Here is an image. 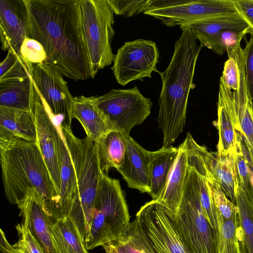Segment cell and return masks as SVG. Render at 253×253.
<instances>
[{"label":"cell","mask_w":253,"mask_h":253,"mask_svg":"<svg viewBox=\"0 0 253 253\" xmlns=\"http://www.w3.org/2000/svg\"><path fill=\"white\" fill-rule=\"evenodd\" d=\"M187 0H149L147 11L181 5Z\"/></svg>","instance_id":"ab89813d"},{"label":"cell","mask_w":253,"mask_h":253,"mask_svg":"<svg viewBox=\"0 0 253 253\" xmlns=\"http://www.w3.org/2000/svg\"><path fill=\"white\" fill-rule=\"evenodd\" d=\"M28 12L24 0H0L1 49L20 55V47L27 37Z\"/></svg>","instance_id":"5bb4252c"},{"label":"cell","mask_w":253,"mask_h":253,"mask_svg":"<svg viewBox=\"0 0 253 253\" xmlns=\"http://www.w3.org/2000/svg\"><path fill=\"white\" fill-rule=\"evenodd\" d=\"M20 55L26 61L34 64L43 63L46 59L45 50L38 41L26 37L20 47Z\"/></svg>","instance_id":"d590c367"},{"label":"cell","mask_w":253,"mask_h":253,"mask_svg":"<svg viewBox=\"0 0 253 253\" xmlns=\"http://www.w3.org/2000/svg\"><path fill=\"white\" fill-rule=\"evenodd\" d=\"M178 154L161 195L154 200L175 214L177 211L189 169L186 144L178 147Z\"/></svg>","instance_id":"44dd1931"},{"label":"cell","mask_w":253,"mask_h":253,"mask_svg":"<svg viewBox=\"0 0 253 253\" xmlns=\"http://www.w3.org/2000/svg\"><path fill=\"white\" fill-rule=\"evenodd\" d=\"M22 222L38 242L45 253H59L53 240L51 228L53 221L43 208L29 198L19 208Z\"/></svg>","instance_id":"d6986e66"},{"label":"cell","mask_w":253,"mask_h":253,"mask_svg":"<svg viewBox=\"0 0 253 253\" xmlns=\"http://www.w3.org/2000/svg\"><path fill=\"white\" fill-rule=\"evenodd\" d=\"M101 171L107 174L114 168L118 169L123 165L126 150L124 134L112 131L94 142Z\"/></svg>","instance_id":"cb8c5ba5"},{"label":"cell","mask_w":253,"mask_h":253,"mask_svg":"<svg viewBox=\"0 0 253 253\" xmlns=\"http://www.w3.org/2000/svg\"><path fill=\"white\" fill-rule=\"evenodd\" d=\"M31 86L30 75L0 81V106L31 111Z\"/></svg>","instance_id":"d4e9b609"},{"label":"cell","mask_w":253,"mask_h":253,"mask_svg":"<svg viewBox=\"0 0 253 253\" xmlns=\"http://www.w3.org/2000/svg\"><path fill=\"white\" fill-rule=\"evenodd\" d=\"M196 178L199 196L204 215L212 227L219 231L217 212L208 180L197 171Z\"/></svg>","instance_id":"4dcf8cb0"},{"label":"cell","mask_w":253,"mask_h":253,"mask_svg":"<svg viewBox=\"0 0 253 253\" xmlns=\"http://www.w3.org/2000/svg\"><path fill=\"white\" fill-rule=\"evenodd\" d=\"M0 253H22L15 244L11 245L7 241L4 232L0 229Z\"/></svg>","instance_id":"60d3db41"},{"label":"cell","mask_w":253,"mask_h":253,"mask_svg":"<svg viewBox=\"0 0 253 253\" xmlns=\"http://www.w3.org/2000/svg\"><path fill=\"white\" fill-rule=\"evenodd\" d=\"M114 13L131 17L147 11L149 0H107Z\"/></svg>","instance_id":"e575fe53"},{"label":"cell","mask_w":253,"mask_h":253,"mask_svg":"<svg viewBox=\"0 0 253 253\" xmlns=\"http://www.w3.org/2000/svg\"><path fill=\"white\" fill-rule=\"evenodd\" d=\"M196 170L189 168L174 223L188 253H219V232L204 215L197 189Z\"/></svg>","instance_id":"8992f818"},{"label":"cell","mask_w":253,"mask_h":253,"mask_svg":"<svg viewBox=\"0 0 253 253\" xmlns=\"http://www.w3.org/2000/svg\"><path fill=\"white\" fill-rule=\"evenodd\" d=\"M19 237L15 244L27 253H45L38 242L33 236L29 230L22 223L16 226Z\"/></svg>","instance_id":"8d00e7d4"},{"label":"cell","mask_w":253,"mask_h":253,"mask_svg":"<svg viewBox=\"0 0 253 253\" xmlns=\"http://www.w3.org/2000/svg\"><path fill=\"white\" fill-rule=\"evenodd\" d=\"M79 0L82 31L93 79L114 61V13L107 0Z\"/></svg>","instance_id":"52a82bcc"},{"label":"cell","mask_w":253,"mask_h":253,"mask_svg":"<svg viewBox=\"0 0 253 253\" xmlns=\"http://www.w3.org/2000/svg\"><path fill=\"white\" fill-rule=\"evenodd\" d=\"M246 40V46L243 48L245 55V72L247 89L253 105V36Z\"/></svg>","instance_id":"74e56055"},{"label":"cell","mask_w":253,"mask_h":253,"mask_svg":"<svg viewBox=\"0 0 253 253\" xmlns=\"http://www.w3.org/2000/svg\"><path fill=\"white\" fill-rule=\"evenodd\" d=\"M95 100L114 130L124 134H129L134 126L146 119L153 104L136 86L126 89H112L104 94L95 96Z\"/></svg>","instance_id":"ba28073f"},{"label":"cell","mask_w":253,"mask_h":253,"mask_svg":"<svg viewBox=\"0 0 253 253\" xmlns=\"http://www.w3.org/2000/svg\"><path fill=\"white\" fill-rule=\"evenodd\" d=\"M174 215L154 200L146 203L137 212L135 217L154 253H188L175 229Z\"/></svg>","instance_id":"9c48e42d"},{"label":"cell","mask_w":253,"mask_h":253,"mask_svg":"<svg viewBox=\"0 0 253 253\" xmlns=\"http://www.w3.org/2000/svg\"><path fill=\"white\" fill-rule=\"evenodd\" d=\"M56 144L60 169L61 188L59 212L60 217L66 216L71 205L74 192L76 173L69 149L57 122Z\"/></svg>","instance_id":"7402d4cb"},{"label":"cell","mask_w":253,"mask_h":253,"mask_svg":"<svg viewBox=\"0 0 253 253\" xmlns=\"http://www.w3.org/2000/svg\"><path fill=\"white\" fill-rule=\"evenodd\" d=\"M219 87L216 124L219 138L216 152L225 155L235 152L238 133L235 128L232 96L221 77Z\"/></svg>","instance_id":"e0dca14e"},{"label":"cell","mask_w":253,"mask_h":253,"mask_svg":"<svg viewBox=\"0 0 253 253\" xmlns=\"http://www.w3.org/2000/svg\"><path fill=\"white\" fill-rule=\"evenodd\" d=\"M29 73L21 55L9 50L0 64V81L27 77Z\"/></svg>","instance_id":"836d02e7"},{"label":"cell","mask_w":253,"mask_h":253,"mask_svg":"<svg viewBox=\"0 0 253 253\" xmlns=\"http://www.w3.org/2000/svg\"><path fill=\"white\" fill-rule=\"evenodd\" d=\"M238 210V238L242 253H253V201L238 187L236 196Z\"/></svg>","instance_id":"83f0119b"},{"label":"cell","mask_w":253,"mask_h":253,"mask_svg":"<svg viewBox=\"0 0 253 253\" xmlns=\"http://www.w3.org/2000/svg\"><path fill=\"white\" fill-rule=\"evenodd\" d=\"M180 28L182 34L175 42L171 61L165 71L158 72L162 87L157 122L165 148L171 146L183 131L189 92L195 87L193 83L195 66L203 47L197 44V39L189 28Z\"/></svg>","instance_id":"3957f363"},{"label":"cell","mask_w":253,"mask_h":253,"mask_svg":"<svg viewBox=\"0 0 253 253\" xmlns=\"http://www.w3.org/2000/svg\"><path fill=\"white\" fill-rule=\"evenodd\" d=\"M59 125L76 173L74 195L67 215L73 221L84 243L91 223L94 201L103 172L94 142L86 136L80 139L73 134L71 127Z\"/></svg>","instance_id":"277c9868"},{"label":"cell","mask_w":253,"mask_h":253,"mask_svg":"<svg viewBox=\"0 0 253 253\" xmlns=\"http://www.w3.org/2000/svg\"><path fill=\"white\" fill-rule=\"evenodd\" d=\"M16 246H17V245H16ZM17 247H18V246H17ZM18 248H19V247H18ZM19 249H20V248H19ZM20 250H21V249H20ZM21 250L22 251V253H26L25 252H24V251H23V250Z\"/></svg>","instance_id":"7bdbcfd3"},{"label":"cell","mask_w":253,"mask_h":253,"mask_svg":"<svg viewBox=\"0 0 253 253\" xmlns=\"http://www.w3.org/2000/svg\"><path fill=\"white\" fill-rule=\"evenodd\" d=\"M159 59L155 42L137 39L126 42L118 49L111 69L118 83L125 86L131 81L151 78L153 72L158 73Z\"/></svg>","instance_id":"30bf717a"},{"label":"cell","mask_w":253,"mask_h":253,"mask_svg":"<svg viewBox=\"0 0 253 253\" xmlns=\"http://www.w3.org/2000/svg\"><path fill=\"white\" fill-rule=\"evenodd\" d=\"M178 147L170 146L150 151L151 189L148 193L156 200L162 194L178 154Z\"/></svg>","instance_id":"603a6c76"},{"label":"cell","mask_w":253,"mask_h":253,"mask_svg":"<svg viewBox=\"0 0 253 253\" xmlns=\"http://www.w3.org/2000/svg\"><path fill=\"white\" fill-rule=\"evenodd\" d=\"M31 112L35 122L36 142L60 197L61 179L56 138L57 122L50 114L32 80Z\"/></svg>","instance_id":"4fadbf2b"},{"label":"cell","mask_w":253,"mask_h":253,"mask_svg":"<svg viewBox=\"0 0 253 253\" xmlns=\"http://www.w3.org/2000/svg\"><path fill=\"white\" fill-rule=\"evenodd\" d=\"M28 12L27 37L43 47V63L78 81L91 78L83 36L79 0H24Z\"/></svg>","instance_id":"6da1fadb"},{"label":"cell","mask_w":253,"mask_h":253,"mask_svg":"<svg viewBox=\"0 0 253 253\" xmlns=\"http://www.w3.org/2000/svg\"><path fill=\"white\" fill-rule=\"evenodd\" d=\"M241 17L249 27L251 36H253V0H234Z\"/></svg>","instance_id":"f35d334b"},{"label":"cell","mask_w":253,"mask_h":253,"mask_svg":"<svg viewBox=\"0 0 253 253\" xmlns=\"http://www.w3.org/2000/svg\"><path fill=\"white\" fill-rule=\"evenodd\" d=\"M237 133L234 154L239 185L253 201V162L241 135Z\"/></svg>","instance_id":"f1b7e54d"},{"label":"cell","mask_w":253,"mask_h":253,"mask_svg":"<svg viewBox=\"0 0 253 253\" xmlns=\"http://www.w3.org/2000/svg\"><path fill=\"white\" fill-rule=\"evenodd\" d=\"M102 246L105 251V253H118L110 243L106 244Z\"/></svg>","instance_id":"b9f144b4"},{"label":"cell","mask_w":253,"mask_h":253,"mask_svg":"<svg viewBox=\"0 0 253 253\" xmlns=\"http://www.w3.org/2000/svg\"><path fill=\"white\" fill-rule=\"evenodd\" d=\"M0 157L9 202L19 208L31 198L53 222L60 218V197L37 142L18 138L0 142Z\"/></svg>","instance_id":"7a4b0ae2"},{"label":"cell","mask_w":253,"mask_h":253,"mask_svg":"<svg viewBox=\"0 0 253 253\" xmlns=\"http://www.w3.org/2000/svg\"><path fill=\"white\" fill-rule=\"evenodd\" d=\"M51 231L59 253H88L75 223L68 216L53 222Z\"/></svg>","instance_id":"4316f807"},{"label":"cell","mask_w":253,"mask_h":253,"mask_svg":"<svg viewBox=\"0 0 253 253\" xmlns=\"http://www.w3.org/2000/svg\"><path fill=\"white\" fill-rule=\"evenodd\" d=\"M249 32V27L244 29L223 30L210 41L206 47L218 55H222L227 48L241 42L242 39Z\"/></svg>","instance_id":"d6a6232c"},{"label":"cell","mask_w":253,"mask_h":253,"mask_svg":"<svg viewBox=\"0 0 253 253\" xmlns=\"http://www.w3.org/2000/svg\"><path fill=\"white\" fill-rule=\"evenodd\" d=\"M241 42L227 48L228 59L224 62L221 76L230 92L235 105L245 103L249 95L245 72V55Z\"/></svg>","instance_id":"ac0fdd59"},{"label":"cell","mask_w":253,"mask_h":253,"mask_svg":"<svg viewBox=\"0 0 253 253\" xmlns=\"http://www.w3.org/2000/svg\"><path fill=\"white\" fill-rule=\"evenodd\" d=\"M130 215L118 179L102 172L93 217L84 244L87 250L116 240L128 226Z\"/></svg>","instance_id":"5b68a950"},{"label":"cell","mask_w":253,"mask_h":253,"mask_svg":"<svg viewBox=\"0 0 253 253\" xmlns=\"http://www.w3.org/2000/svg\"><path fill=\"white\" fill-rule=\"evenodd\" d=\"M71 115L72 119L80 122L86 137L93 142L114 131L108 118L97 106L95 96L74 97Z\"/></svg>","instance_id":"2e32d148"},{"label":"cell","mask_w":253,"mask_h":253,"mask_svg":"<svg viewBox=\"0 0 253 253\" xmlns=\"http://www.w3.org/2000/svg\"><path fill=\"white\" fill-rule=\"evenodd\" d=\"M219 232V253H242L238 238V216L223 220L217 212Z\"/></svg>","instance_id":"f546056e"},{"label":"cell","mask_w":253,"mask_h":253,"mask_svg":"<svg viewBox=\"0 0 253 253\" xmlns=\"http://www.w3.org/2000/svg\"><path fill=\"white\" fill-rule=\"evenodd\" d=\"M23 59L33 82L54 119L71 127L74 97L63 76L44 63L34 64Z\"/></svg>","instance_id":"8fae6325"},{"label":"cell","mask_w":253,"mask_h":253,"mask_svg":"<svg viewBox=\"0 0 253 253\" xmlns=\"http://www.w3.org/2000/svg\"><path fill=\"white\" fill-rule=\"evenodd\" d=\"M210 186L217 212L223 220L232 219L238 216L236 204L226 196L217 182L211 176L206 178Z\"/></svg>","instance_id":"1f68e13d"},{"label":"cell","mask_w":253,"mask_h":253,"mask_svg":"<svg viewBox=\"0 0 253 253\" xmlns=\"http://www.w3.org/2000/svg\"><path fill=\"white\" fill-rule=\"evenodd\" d=\"M126 150L122 166L117 170L130 188L149 193L151 189L149 169L150 151L135 141L129 134H125Z\"/></svg>","instance_id":"9a60e30c"},{"label":"cell","mask_w":253,"mask_h":253,"mask_svg":"<svg viewBox=\"0 0 253 253\" xmlns=\"http://www.w3.org/2000/svg\"><path fill=\"white\" fill-rule=\"evenodd\" d=\"M15 138L37 142L33 114L31 111L0 106V142Z\"/></svg>","instance_id":"ffe728a7"},{"label":"cell","mask_w":253,"mask_h":253,"mask_svg":"<svg viewBox=\"0 0 253 253\" xmlns=\"http://www.w3.org/2000/svg\"><path fill=\"white\" fill-rule=\"evenodd\" d=\"M184 26L191 30L203 47H206L210 41L223 30L244 29L249 27L239 14L227 17L202 20Z\"/></svg>","instance_id":"484cf974"},{"label":"cell","mask_w":253,"mask_h":253,"mask_svg":"<svg viewBox=\"0 0 253 253\" xmlns=\"http://www.w3.org/2000/svg\"><path fill=\"white\" fill-rule=\"evenodd\" d=\"M144 14L160 20L167 27H173L239 13L234 0H187L181 5L150 10Z\"/></svg>","instance_id":"7c38bea8"}]
</instances>
